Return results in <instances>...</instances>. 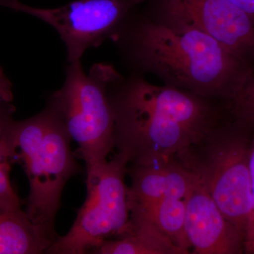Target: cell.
Instances as JSON below:
<instances>
[{
    "mask_svg": "<svg viewBox=\"0 0 254 254\" xmlns=\"http://www.w3.org/2000/svg\"><path fill=\"white\" fill-rule=\"evenodd\" d=\"M254 21V0H228Z\"/></svg>",
    "mask_w": 254,
    "mask_h": 254,
    "instance_id": "ac0fdd59",
    "label": "cell"
},
{
    "mask_svg": "<svg viewBox=\"0 0 254 254\" xmlns=\"http://www.w3.org/2000/svg\"><path fill=\"white\" fill-rule=\"evenodd\" d=\"M185 232L194 254L245 252V234L223 215L198 182L185 198Z\"/></svg>",
    "mask_w": 254,
    "mask_h": 254,
    "instance_id": "9c48e42d",
    "label": "cell"
},
{
    "mask_svg": "<svg viewBox=\"0 0 254 254\" xmlns=\"http://www.w3.org/2000/svg\"><path fill=\"white\" fill-rule=\"evenodd\" d=\"M51 245L21 206H0V254L46 253Z\"/></svg>",
    "mask_w": 254,
    "mask_h": 254,
    "instance_id": "7c38bea8",
    "label": "cell"
},
{
    "mask_svg": "<svg viewBox=\"0 0 254 254\" xmlns=\"http://www.w3.org/2000/svg\"><path fill=\"white\" fill-rule=\"evenodd\" d=\"M115 43L133 72L164 85L233 103L253 67L198 30L162 22L138 8Z\"/></svg>",
    "mask_w": 254,
    "mask_h": 254,
    "instance_id": "7a4b0ae2",
    "label": "cell"
},
{
    "mask_svg": "<svg viewBox=\"0 0 254 254\" xmlns=\"http://www.w3.org/2000/svg\"><path fill=\"white\" fill-rule=\"evenodd\" d=\"M123 75L111 64L95 63L88 72L81 61L68 64L63 86L50 95L86 168L108 160L115 148V120L110 86Z\"/></svg>",
    "mask_w": 254,
    "mask_h": 254,
    "instance_id": "277c9868",
    "label": "cell"
},
{
    "mask_svg": "<svg viewBox=\"0 0 254 254\" xmlns=\"http://www.w3.org/2000/svg\"><path fill=\"white\" fill-rule=\"evenodd\" d=\"M232 106L237 119L254 125V67Z\"/></svg>",
    "mask_w": 254,
    "mask_h": 254,
    "instance_id": "9a60e30c",
    "label": "cell"
},
{
    "mask_svg": "<svg viewBox=\"0 0 254 254\" xmlns=\"http://www.w3.org/2000/svg\"><path fill=\"white\" fill-rule=\"evenodd\" d=\"M12 84L0 66V105L12 103Z\"/></svg>",
    "mask_w": 254,
    "mask_h": 254,
    "instance_id": "e0dca14e",
    "label": "cell"
},
{
    "mask_svg": "<svg viewBox=\"0 0 254 254\" xmlns=\"http://www.w3.org/2000/svg\"><path fill=\"white\" fill-rule=\"evenodd\" d=\"M91 254H187L151 222L131 214L118 238L105 241Z\"/></svg>",
    "mask_w": 254,
    "mask_h": 254,
    "instance_id": "8fae6325",
    "label": "cell"
},
{
    "mask_svg": "<svg viewBox=\"0 0 254 254\" xmlns=\"http://www.w3.org/2000/svg\"><path fill=\"white\" fill-rule=\"evenodd\" d=\"M129 213L148 220L187 254L190 245L185 232V199L168 198L150 202L128 201Z\"/></svg>",
    "mask_w": 254,
    "mask_h": 254,
    "instance_id": "4fadbf2b",
    "label": "cell"
},
{
    "mask_svg": "<svg viewBox=\"0 0 254 254\" xmlns=\"http://www.w3.org/2000/svg\"><path fill=\"white\" fill-rule=\"evenodd\" d=\"M128 166L126 158L118 153L112 160L86 168V200L69 231L58 237L46 254H91L123 231L130 215L125 184Z\"/></svg>",
    "mask_w": 254,
    "mask_h": 254,
    "instance_id": "8992f818",
    "label": "cell"
},
{
    "mask_svg": "<svg viewBox=\"0 0 254 254\" xmlns=\"http://www.w3.org/2000/svg\"><path fill=\"white\" fill-rule=\"evenodd\" d=\"M250 168L252 188V213L245 235V253L254 254V134L251 141Z\"/></svg>",
    "mask_w": 254,
    "mask_h": 254,
    "instance_id": "2e32d148",
    "label": "cell"
},
{
    "mask_svg": "<svg viewBox=\"0 0 254 254\" xmlns=\"http://www.w3.org/2000/svg\"><path fill=\"white\" fill-rule=\"evenodd\" d=\"M5 0H0V6H1V4H2V3L4 2Z\"/></svg>",
    "mask_w": 254,
    "mask_h": 254,
    "instance_id": "d6986e66",
    "label": "cell"
},
{
    "mask_svg": "<svg viewBox=\"0 0 254 254\" xmlns=\"http://www.w3.org/2000/svg\"><path fill=\"white\" fill-rule=\"evenodd\" d=\"M115 147L128 165L178 160L221 123L218 100L174 87L150 83L132 73L110 88Z\"/></svg>",
    "mask_w": 254,
    "mask_h": 254,
    "instance_id": "6da1fadb",
    "label": "cell"
},
{
    "mask_svg": "<svg viewBox=\"0 0 254 254\" xmlns=\"http://www.w3.org/2000/svg\"><path fill=\"white\" fill-rule=\"evenodd\" d=\"M127 174L131 182L128 188V200L135 203L168 198L185 199L199 182L195 174L178 160L128 165Z\"/></svg>",
    "mask_w": 254,
    "mask_h": 254,
    "instance_id": "30bf717a",
    "label": "cell"
},
{
    "mask_svg": "<svg viewBox=\"0 0 254 254\" xmlns=\"http://www.w3.org/2000/svg\"><path fill=\"white\" fill-rule=\"evenodd\" d=\"M12 103L0 105V206H21V202L10 181L11 164L14 162V147L11 135Z\"/></svg>",
    "mask_w": 254,
    "mask_h": 254,
    "instance_id": "5bb4252c",
    "label": "cell"
},
{
    "mask_svg": "<svg viewBox=\"0 0 254 254\" xmlns=\"http://www.w3.org/2000/svg\"><path fill=\"white\" fill-rule=\"evenodd\" d=\"M146 0H75L56 8H38L19 0H5L1 6L41 20L58 33L68 64L80 61L90 48L107 40L115 42L131 13Z\"/></svg>",
    "mask_w": 254,
    "mask_h": 254,
    "instance_id": "52a82bcc",
    "label": "cell"
},
{
    "mask_svg": "<svg viewBox=\"0 0 254 254\" xmlns=\"http://www.w3.org/2000/svg\"><path fill=\"white\" fill-rule=\"evenodd\" d=\"M245 122L223 121L190 150L185 166L198 177L227 220L246 235L252 213V139Z\"/></svg>",
    "mask_w": 254,
    "mask_h": 254,
    "instance_id": "5b68a950",
    "label": "cell"
},
{
    "mask_svg": "<svg viewBox=\"0 0 254 254\" xmlns=\"http://www.w3.org/2000/svg\"><path fill=\"white\" fill-rule=\"evenodd\" d=\"M144 11L162 22L198 30L254 67V21L228 0H146Z\"/></svg>",
    "mask_w": 254,
    "mask_h": 254,
    "instance_id": "ba28073f",
    "label": "cell"
},
{
    "mask_svg": "<svg viewBox=\"0 0 254 254\" xmlns=\"http://www.w3.org/2000/svg\"><path fill=\"white\" fill-rule=\"evenodd\" d=\"M11 135L14 162L21 165L29 182L26 213L52 245L59 235L55 219L62 193L71 177L81 172L71 149V136L56 110L47 102L39 113L14 120Z\"/></svg>",
    "mask_w": 254,
    "mask_h": 254,
    "instance_id": "3957f363",
    "label": "cell"
}]
</instances>
